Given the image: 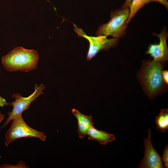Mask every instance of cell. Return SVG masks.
Returning a JSON list of instances; mask_svg holds the SVG:
<instances>
[{
	"instance_id": "ac0fdd59",
	"label": "cell",
	"mask_w": 168,
	"mask_h": 168,
	"mask_svg": "<svg viewBox=\"0 0 168 168\" xmlns=\"http://www.w3.org/2000/svg\"><path fill=\"white\" fill-rule=\"evenodd\" d=\"M132 0H126L122 6V8H128Z\"/></svg>"
},
{
	"instance_id": "5b68a950",
	"label": "cell",
	"mask_w": 168,
	"mask_h": 168,
	"mask_svg": "<svg viewBox=\"0 0 168 168\" xmlns=\"http://www.w3.org/2000/svg\"><path fill=\"white\" fill-rule=\"evenodd\" d=\"M34 92L27 97H23L20 94H14L12 96L15 100L10 103L13 106L12 110L7 113L8 117L4 124L0 127L3 128L11 121L19 115L22 114L25 110H28L31 103L37 98L44 92L43 91L45 88L44 84H40L38 86L35 84L34 86Z\"/></svg>"
},
{
	"instance_id": "8fae6325",
	"label": "cell",
	"mask_w": 168,
	"mask_h": 168,
	"mask_svg": "<svg viewBox=\"0 0 168 168\" xmlns=\"http://www.w3.org/2000/svg\"><path fill=\"white\" fill-rule=\"evenodd\" d=\"M156 129L165 133L168 129V109H163L161 110L159 115L156 118Z\"/></svg>"
},
{
	"instance_id": "d6986e66",
	"label": "cell",
	"mask_w": 168,
	"mask_h": 168,
	"mask_svg": "<svg viewBox=\"0 0 168 168\" xmlns=\"http://www.w3.org/2000/svg\"><path fill=\"white\" fill-rule=\"evenodd\" d=\"M5 117V115L0 112V123L3 120Z\"/></svg>"
},
{
	"instance_id": "52a82bcc",
	"label": "cell",
	"mask_w": 168,
	"mask_h": 168,
	"mask_svg": "<svg viewBox=\"0 0 168 168\" xmlns=\"http://www.w3.org/2000/svg\"><path fill=\"white\" fill-rule=\"evenodd\" d=\"M148 136L144 139V154L140 161V168H163L162 160L159 152L154 148L152 143L150 129L148 130Z\"/></svg>"
},
{
	"instance_id": "2e32d148",
	"label": "cell",
	"mask_w": 168,
	"mask_h": 168,
	"mask_svg": "<svg viewBox=\"0 0 168 168\" xmlns=\"http://www.w3.org/2000/svg\"><path fill=\"white\" fill-rule=\"evenodd\" d=\"M150 1L156 2L160 3L168 9V2L167 0H150Z\"/></svg>"
},
{
	"instance_id": "9a60e30c",
	"label": "cell",
	"mask_w": 168,
	"mask_h": 168,
	"mask_svg": "<svg viewBox=\"0 0 168 168\" xmlns=\"http://www.w3.org/2000/svg\"><path fill=\"white\" fill-rule=\"evenodd\" d=\"M161 75L162 79L166 84L168 83V71L167 70H162Z\"/></svg>"
},
{
	"instance_id": "8992f818",
	"label": "cell",
	"mask_w": 168,
	"mask_h": 168,
	"mask_svg": "<svg viewBox=\"0 0 168 168\" xmlns=\"http://www.w3.org/2000/svg\"><path fill=\"white\" fill-rule=\"evenodd\" d=\"M75 32L78 36L87 40L89 43V46L86 56L87 60H91L95 57L100 50H107L110 48L116 46L118 42V39H108L105 35H97L95 37L86 35L82 29L78 28L73 24Z\"/></svg>"
},
{
	"instance_id": "3957f363",
	"label": "cell",
	"mask_w": 168,
	"mask_h": 168,
	"mask_svg": "<svg viewBox=\"0 0 168 168\" xmlns=\"http://www.w3.org/2000/svg\"><path fill=\"white\" fill-rule=\"evenodd\" d=\"M129 13L128 8H122L112 12L110 20L99 26L96 35H110L118 39L122 38L126 33Z\"/></svg>"
},
{
	"instance_id": "4fadbf2b",
	"label": "cell",
	"mask_w": 168,
	"mask_h": 168,
	"mask_svg": "<svg viewBox=\"0 0 168 168\" xmlns=\"http://www.w3.org/2000/svg\"><path fill=\"white\" fill-rule=\"evenodd\" d=\"M164 163L165 167H168V145L166 146L163 151V156L162 159Z\"/></svg>"
},
{
	"instance_id": "9c48e42d",
	"label": "cell",
	"mask_w": 168,
	"mask_h": 168,
	"mask_svg": "<svg viewBox=\"0 0 168 168\" xmlns=\"http://www.w3.org/2000/svg\"><path fill=\"white\" fill-rule=\"evenodd\" d=\"M72 112L77 120V133L79 137L83 138L87 135L89 129L94 126L92 117L84 115L75 109L72 110Z\"/></svg>"
},
{
	"instance_id": "7a4b0ae2",
	"label": "cell",
	"mask_w": 168,
	"mask_h": 168,
	"mask_svg": "<svg viewBox=\"0 0 168 168\" xmlns=\"http://www.w3.org/2000/svg\"><path fill=\"white\" fill-rule=\"evenodd\" d=\"M162 68L161 62L147 60L142 63L139 74V79L150 97L156 95L164 85L161 75Z\"/></svg>"
},
{
	"instance_id": "277c9868",
	"label": "cell",
	"mask_w": 168,
	"mask_h": 168,
	"mask_svg": "<svg viewBox=\"0 0 168 168\" xmlns=\"http://www.w3.org/2000/svg\"><path fill=\"white\" fill-rule=\"evenodd\" d=\"M9 128L5 135V144L7 147L15 140L23 138L35 137L44 141L46 136L42 132L28 126L20 114L14 119Z\"/></svg>"
},
{
	"instance_id": "ba28073f",
	"label": "cell",
	"mask_w": 168,
	"mask_h": 168,
	"mask_svg": "<svg viewBox=\"0 0 168 168\" xmlns=\"http://www.w3.org/2000/svg\"><path fill=\"white\" fill-rule=\"evenodd\" d=\"M153 34L158 37L160 41L158 43L150 44L146 54L152 57L154 62H166L168 59V48L166 44L168 34L166 27H164L160 34L154 33Z\"/></svg>"
},
{
	"instance_id": "5bb4252c",
	"label": "cell",
	"mask_w": 168,
	"mask_h": 168,
	"mask_svg": "<svg viewBox=\"0 0 168 168\" xmlns=\"http://www.w3.org/2000/svg\"><path fill=\"white\" fill-rule=\"evenodd\" d=\"M1 168H28L24 162H19L16 165L8 164H5L0 166Z\"/></svg>"
},
{
	"instance_id": "30bf717a",
	"label": "cell",
	"mask_w": 168,
	"mask_h": 168,
	"mask_svg": "<svg viewBox=\"0 0 168 168\" xmlns=\"http://www.w3.org/2000/svg\"><path fill=\"white\" fill-rule=\"evenodd\" d=\"M87 135L91 140H95L101 144L105 145L108 143L115 140V136L104 131L98 130L93 126L88 130Z\"/></svg>"
},
{
	"instance_id": "7c38bea8",
	"label": "cell",
	"mask_w": 168,
	"mask_h": 168,
	"mask_svg": "<svg viewBox=\"0 0 168 168\" xmlns=\"http://www.w3.org/2000/svg\"><path fill=\"white\" fill-rule=\"evenodd\" d=\"M150 2V0H132L129 7V13L127 24L129 22L139 9Z\"/></svg>"
},
{
	"instance_id": "ffe728a7",
	"label": "cell",
	"mask_w": 168,
	"mask_h": 168,
	"mask_svg": "<svg viewBox=\"0 0 168 168\" xmlns=\"http://www.w3.org/2000/svg\"><path fill=\"white\" fill-rule=\"evenodd\" d=\"M47 1H48L49 2V0H46Z\"/></svg>"
},
{
	"instance_id": "e0dca14e",
	"label": "cell",
	"mask_w": 168,
	"mask_h": 168,
	"mask_svg": "<svg viewBox=\"0 0 168 168\" xmlns=\"http://www.w3.org/2000/svg\"><path fill=\"white\" fill-rule=\"evenodd\" d=\"M10 104L7 102L6 100L0 96V106L2 107L4 106H7Z\"/></svg>"
},
{
	"instance_id": "6da1fadb",
	"label": "cell",
	"mask_w": 168,
	"mask_h": 168,
	"mask_svg": "<svg viewBox=\"0 0 168 168\" xmlns=\"http://www.w3.org/2000/svg\"><path fill=\"white\" fill-rule=\"evenodd\" d=\"M39 54L36 50L22 47L14 48L1 58L2 64L7 72H27L37 68Z\"/></svg>"
}]
</instances>
